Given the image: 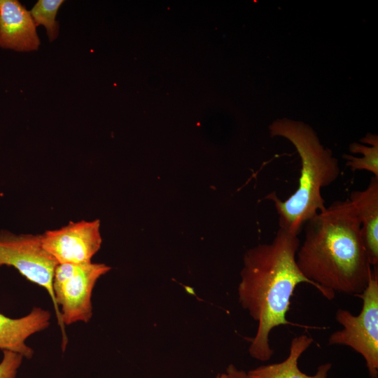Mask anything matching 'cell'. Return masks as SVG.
<instances>
[{
	"instance_id": "6da1fadb",
	"label": "cell",
	"mask_w": 378,
	"mask_h": 378,
	"mask_svg": "<svg viewBox=\"0 0 378 378\" xmlns=\"http://www.w3.org/2000/svg\"><path fill=\"white\" fill-rule=\"evenodd\" d=\"M296 253L302 274L328 300L335 293L356 296L367 287L372 270L360 223L349 199L337 200L304 225Z\"/></svg>"
},
{
	"instance_id": "7a4b0ae2",
	"label": "cell",
	"mask_w": 378,
	"mask_h": 378,
	"mask_svg": "<svg viewBox=\"0 0 378 378\" xmlns=\"http://www.w3.org/2000/svg\"><path fill=\"white\" fill-rule=\"evenodd\" d=\"M299 246L298 235L279 227L271 242L258 244L244 255L238 298L242 308L258 322L248 348L256 360L267 361L272 356L269 337L273 328L296 326L286 317L296 286L307 283L316 288L297 265Z\"/></svg>"
},
{
	"instance_id": "3957f363",
	"label": "cell",
	"mask_w": 378,
	"mask_h": 378,
	"mask_svg": "<svg viewBox=\"0 0 378 378\" xmlns=\"http://www.w3.org/2000/svg\"><path fill=\"white\" fill-rule=\"evenodd\" d=\"M269 130L272 137L288 139L300 158V176L295 192L284 201L275 192L265 197L274 205L279 227L298 236L305 223L326 208L321 190L339 176L338 161L332 150L321 144L315 131L302 121L277 119Z\"/></svg>"
},
{
	"instance_id": "277c9868",
	"label": "cell",
	"mask_w": 378,
	"mask_h": 378,
	"mask_svg": "<svg viewBox=\"0 0 378 378\" xmlns=\"http://www.w3.org/2000/svg\"><path fill=\"white\" fill-rule=\"evenodd\" d=\"M356 296L363 302L357 316L349 311L338 309L336 321L343 328L332 332L328 344H342L351 347L365 360L371 378H378V272L374 267L368 284Z\"/></svg>"
},
{
	"instance_id": "5b68a950",
	"label": "cell",
	"mask_w": 378,
	"mask_h": 378,
	"mask_svg": "<svg viewBox=\"0 0 378 378\" xmlns=\"http://www.w3.org/2000/svg\"><path fill=\"white\" fill-rule=\"evenodd\" d=\"M57 264V261L43 247L41 234L18 235L8 232L0 233V267H13L27 280L48 292L61 330L62 349L64 351L68 338L52 286L54 272Z\"/></svg>"
},
{
	"instance_id": "8992f818",
	"label": "cell",
	"mask_w": 378,
	"mask_h": 378,
	"mask_svg": "<svg viewBox=\"0 0 378 378\" xmlns=\"http://www.w3.org/2000/svg\"><path fill=\"white\" fill-rule=\"evenodd\" d=\"M99 227V220L71 221L41 234L42 246L58 263L88 264L101 247Z\"/></svg>"
},
{
	"instance_id": "52a82bcc",
	"label": "cell",
	"mask_w": 378,
	"mask_h": 378,
	"mask_svg": "<svg viewBox=\"0 0 378 378\" xmlns=\"http://www.w3.org/2000/svg\"><path fill=\"white\" fill-rule=\"evenodd\" d=\"M104 263L80 265L75 274L54 289L62 324L88 323L93 315L92 294L98 279L110 270Z\"/></svg>"
},
{
	"instance_id": "ba28073f",
	"label": "cell",
	"mask_w": 378,
	"mask_h": 378,
	"mask_svg": "<svg viewBox=\"0 0 378 378\" xmlns=\"http://www.w3.org/2000/svg\"><path fill=\"white\" fill-rule=\"evenodd\" d=\"M30 12L17 0H0V47L36 50L40 40Z\"/></svg>"
},
{
	"instance_id": "9c48e42d",
	"label": "cell",
	"mask_w": 378,
	"mask_h": 378,
	"mask_svg": "<svg viewBox=\"0 0 378 378\" xmlns=\"http://www.w3.org/2000/svg\"><path fill=\"white\" fill-rule=\"evenodd\" d=\"M50 319V312L38 307L20 318H10L0 312V349L13 351L31 359L34 351L26 341L32 335L48 328Z\"/></svg>"
},
{
	"instance_id": "30bf717a",
	"label": "cell",
	"mask_w": 378,
	"mask_h": 378,
	"mask_svg": "<svg viewBox=\"0 0 378 378\" xmlns=\"http://www.w3.org/2000/svg\"><path fill=\"white\" fill-rule=\"evenodd\" d=\"M349 201L360 223L363 245L371 266L378 265V178L372 176L363 190H354Z\"/></svg>"
},
{
	"instance_id": "8fae6325",
	"label": "cell",
	"mask_w": 378,
	"mask_h": 378,
	"mask_svg": "<svg viewBox=\"0 0 378 378\" xmlns=\"http://www.w3.org/2000/svg\"><path fill=\"white\" fill-rule=\"evenodd\" d=\"M313 339L306 335L295 337L290 342L289 354L283 361L261 365L247 372L249 378H328L330 363L321 365L314 375H307L298 368L300 356L309 347Z\"/></svg>"
},
{
	"instance_id": "7c38bea8",
	"label": "cell",
	"mask_w": 378,
	"mask_h": 378,
	"mask_svg": "<svg viewBox=\"0 0 378 378\" xmlns=\"http://www.w3.org/2000/svg\"><path fill=\"white\" fill-rule=\"evenodd\" d=\"M360 141L371 146H366L356 142L351 143L349 146V151L352 153H361L363 157L358 158L344 154L342 157L346 160V165L352 172L366 170L378 178V136L377 134L368 133Z\"/></svg>"
},
{
	"instance_id": "4fadbf2b",
	"label": "cell",
	"mask_w": 378,
	"mask_h": 378,
	"mask_svg": "<svg viewBox=\"0 0 378 378\" xmlns=\"http://www.w3.org/2000/svg\"><path fill=\"white\" fill-rule=\"evenodd\" d=\"M63 0H38L29 11L36 24L43 25L49 41L55 40L59 34V23L55 17Z\"/></svg>"
},
{
	"instance_id": "5bb4252c",
	"label": "cell",
	"mask_w": 378,
	"mask_h": 378,
	"mask_svg": "<svg viewBox=\"0 0 378 378\" xmlns=\"http://www.w3.org/2000/svg\"><path fill=\"white\" fill-rule=\"evenodd\" d=\"M2 359L0 361V378H16L18 371L23 359L19 353L4 350Z\"/></svg>"
},
{
	"instance_id": "9a60e30c",
	"label": "cell",
	"mask_w": 378,
	"mask_h": 378,
	"mask_svg": "<svg viewBox=\"0 0 378 378\" xmlns=\"http://www.w3.org/2000/svg\"><path fill=\"white\" fill-rule=\"evenodd\" d=\"M228 378H249L247 372L243 370L238 369L234 365L230 364L225 372Z\"/></svg>"
},
{
	"instance_id": "2e32d148",
	"label": "cell",
	"mask_w": 378,
	"mask_h": 378,
	"mask_svg": "<svg viewBox=\"0 0 378 378\" xmlns=\"http://www.w3.org/2000/svg\"><path fill=\"white\" fill-rule=\"evenodd\" d=\"M215 378H228L226 373H221L217 374V376Z\"/></svg>"
}]
</instances>
